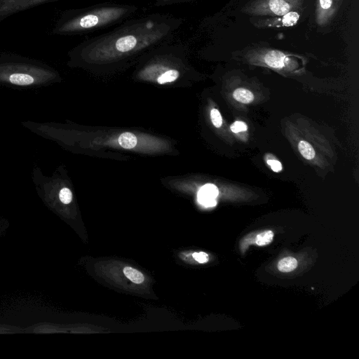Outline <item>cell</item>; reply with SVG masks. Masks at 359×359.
I'll return each instance as SVG.
<instances>
[{
    "instance_id": "3",
    "label": "cell",
    "mask_w": 359,
    "mask_h": 359,
    "mask_svg": "<svg viewBox=\"0 0 359 359\" xmlns=\"http://www.w3.org/2000/svg\"><path fill=\"white\" fill-rule=\"evenodd\" d=\"M304 0H252L246 4L241 12L252 16L277 17L302 9Z\"/></svg>"
},
{
    "instance_id": "7",
    "label": "cell",
    "mask_w": 359,
    "mask_h": 359,
    "mask_svg": "<svg viewBox=\"0 0 359 359\" xmlns=\"http://www.w3.org/2000/svg\"><path fill=\"white\" fill-rule=\"evenodd\" d=\"M302 9L290 11L281 16L260 19L253 22L259 28H280L295 25L299 20Z\"/></svg>"
},
{
    "instance_id": "6",
    "label": "cell",
    "mask_w": 359,
    "mask_h": 359,
    "mask_svg": "<svg viewBox=\"0 0 359 359\" xmlns=\"http://www.w3.org/2000/svg\"><path fill=\"white\" fill-rule=\"evenodd\" d=\"M344 0H317L315 19L319 27L330 24L337 15Z\"/></svg>"
},
{
    "instance_id": "14",
    "label": "cell",
    "mask_w": 359,
    "mask_h": 359,
    "mask_svg": "<svg viewBox=\"0 0 359 359\" xmlns=\"http://www.w3.org/2000/svg\"><path fill=\"white\" fill-rule=\"evenodd\" d=\"M123 273L130 280L136 284H140L144 280V275L140 271L130 266L123 269Z\"/></svg>"
},
{
    "instance_id": "15",
    "label": "cell",
    "mask_w": 359,
    "mask_h": 359,
    "mask_svg": "<svg viewBox=\"0 0 359 359\" xmlns=\"http://www.w3.org/2000/svg\"><path fill=\"white\" fill-rule=\"evenodd\" d=\"M298 149L304 158L311 160L315 156V151L313 147L306 141H300L298 144Z\"/></svg>"
},
{
    "instance_id": "20",
    "label": "cell",
    "mask_w": 359,
    "mask_h": 359,
    "mask_svg": "<svg viewBox=\"0 0 359 359\" xmlns=\"http://www.w3.org/2000/svg\"><path fill=\"white\" fill-rule=\"evenodd\" d=\"M230 128L233 133H237L241 131H245L248 126L243 121H237L231 125Z\"/></svg>"
},
{
    "instance_id": "2",
    "label": "cell",
    "mask_w": 359,
    "mask_h": 359,
    "mask_svg": "<svg viewBox=\"0 0 359 359\" xmlns=\"http://www.w3.org/2000/svg\"><path fill=\"white\" fill-rule=\"evenodd\" d=\"M133 4L105 2L65 11L56 21L52 33L80 35L119 25L138 12Z\"/></svg>"
},
{
    "instance_id": "17",
    "label": "cell",
    "mask_w": 359,
    "mask_h": 359,
    "mask_svg": "<svg viewBox=\"0 0 359 359\" xmlns=\"http://www.w3.org/2000/svg\"><path fill=\"white\" fill-rule=\"evenodd\" d=\"M156 6H167L194 2L197 0H152Z\"/></svg>"
},
{
    "instance_id": "13",
    "label": "cell",
    "mask_w": 359,
    "mask_h": 359,
    "mask_svg": "<svg viewBox=\"0 0 359 359\" xmlns=\"http://www.w3.org/2000/svg\"><path fill=\"white\" fill-rule=\"evenodd\" d=\"M297 266V261L292 257H285L280 259L278 264V269L282 272H290Z\"/></svg>"
},
{
    "instance_id": "10",
    "label": "cell",
    "mask_w": 359,
    "mask_h": 359,
    "mask_svg": "<svg viewBox=\"0 0 359 359\" xmlns=\"http://www.w3.org/2000/svg\"><path fill=\"white\" fill-rule=\"evenodd\" d=\"M119 145L127 149H133L137 145L136 136L130 132H125L120 135L118 139Z\"/></svg>"
},
{
    "instance_id": "11",
    "label": "cell",
    "mask_w": 359,
    "mask_h": 359,
    "mask_svg": "<svg viewBox=\"0 0 359 359\" xmlns=\"http://www.w3.org/2000/svg\"><path fill=\"white\" fill-rule=\"evenodd\" d=\"M180 72L181 69H174L163 72L156 76V82L159 84L174 82L180 78Z\"/></svg>"
},
{
    "instance_id": "22",
    "label": "cell",
    "mask_w": 359,
    "mask_h": 359,
    "mask_svg": "<svg viewBox=\"0 0 359 359\" xmlns=\"http://www.w3.org/2000/svg\"><path fill=\"white\" fill-rule=\"evenodd\" d=\"M267 163L274 172H279L282 169V165L278 161L269 159L267 161Z\"/></svg>"
},
{
    "instance_id": "5",
    "label": "cell",
    "mask_w": 359,
    "mask_h": 359,
    "mask_svg": "<svg viewBox=\"0 0 359 359\" xmlns=\"http://www.w3.org/2000/svg\"><path fill=\"white\" fill-rule=\"evenodd\" d=\"M60 0H0V22L20 11L43 4Z\"/></svg>"
},
{
    "instance_id": "18",
    "label": "cell",
    "mask_w": 359,
    "mask_h": 359,
    "mask_svg": "<svg viewBox=\"0 0 359 359\" xmlns=\"http://www.w3.org/2000/svg\"><path fill=\"white\" fill-rule=\"evenodd\" d=\"M59 198L64 204H69L72 200V193L68 188H62L59 193Z\"/></svg>"
},
{
    "instance_id": "21",
    "label": "cell",
    "mask_w": 359,
    "mask_h": 359,
    "mask_svg": "<svg viewBox=\"0 0 359 359\" xmlns=\"http://www.w3.org/2000/svg\"><path fill=\"white\" fill-rule=\"evenodd\" d=\"M193 257L199 263H205L209 259L208 254L203 252H194Z\"/></svg>"
},
{
    "instance_id": "9",
    "label": "cell",
    "mask_w": 359,
    "mask_h": 359,
    "mask_svg": "<svg viewBox=\"0 0 359 359\" xmlns=\"http://www.w3.org/2000/svg\"><path fill=\"white\" fill-rule=\"evenodd\" d=\"M9 81L18 86H29L34 82V78L28 73H12L9 75Z\"/></svg>"
},
{
    "instance_id": "16",
    "label": "cell",
    "mask_w": 359,
    "mask_h": 359,
    "mask_svg": "<svg viewBox=\"0 0 359 359\" xmlns=\"http://www.w3.org/2000/svg\"><path fill=\"white\" fill-rule=\"evenodd\" d=\"M273 238V233L271 231H265L257 236L255 238V243L260 246L265 245L270 243L272 241Z\"/></svg>"
},
{
    "instance_id": "8",
    "label": "cell",
    "mask_w": 359,
    "mask_h": 359,
    "mask_svg": "<svg viewBox=\"0 0 359 359\" xmlns=\"http://www.w3.org/2000/svg\"><path fill=\"white\" fill-rule=\"evenodd\" d=\"M218 195L217 187L212 184H207L202 187L198 191V201L206 207H212L216 205L215 198Z\"/></svg>"
},
{
    "instance_id": "4",
    "label": "cell",
    "mask_w": 359,
    "mask_h": 359,
    "mask_svg": "<svg viewBox=\"0 0 359 359\" xmlns=\"http://www.w3.org/2000/svg\"><path fill=\"white\" fill-rule=\"evenodd\" d=\"M249 51L248 55L252 60L261 61L273 69H283L290 62V55L281 50L265 47H256Z\"/></svg>"
},
{
    "instance_id": "1",
    "label": "cell",
    "mask_w": 359,
    "mask_h": 359,
    "mask_svg": "<svg viewBox=\"0 0 359 359\" xmlns=\"http://www.w3.org/2000/svg\"><path fill=\"white\" fill-rule=\"evenodd\" d=\"M183 23L182 18L161 13L130 18L107 32L85 39L69 55L85 66L116 67L172 41Z\"/></svg>"
},
{
    "instance_id": "12",
    "label": "cell",
    "mask_w": 359,
    "mask_h": 359,
    "mask_svg": "<svg viewBox=\"0 0 359 359\" xmlns=\"http://www.w3.org/2000/svg\"><path fill=\"white\" fill-rule=\"evenodd\" d=\"M233 97L236 100L244 104L250 103L254 100L252 93L243 88L236 89L233 93Z\"/></svg>"
},
{
    "instance_id": "19",
    "label": "cell",
    "mask_w": 359,
    "mask_h": 359,
    "mask_svg": "<svg viewBox=\"0 0 359 359\" xmlns=\"http://www.w3.org/2000/svg\"><path fill=\"white\" fill-rule=\"evenodd\" d=\"M210 119L216 128H219L222 124V118L219 111L217 109L210 111Z\"/></svg>"
}]
</instances>
